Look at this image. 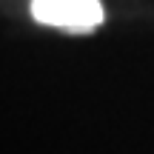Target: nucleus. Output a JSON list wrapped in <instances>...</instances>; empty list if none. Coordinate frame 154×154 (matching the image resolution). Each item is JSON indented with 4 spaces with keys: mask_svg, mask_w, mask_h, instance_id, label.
I'll return each instance as SVG.
<instances>
[{
    "mask_svg": "<svg viewBox=\"0 0 154 154\" xmlns=\"http://www.w3.org/2000/svg\"><path fill=\"white\" fill-rule=\"evenodd\" d=\"M32 14L46 26L88 32L103 23L106 11L100 0H32Z\"/></svg>",
    "mask_w": 154,
    "mask_h": 154,
    "instance_id": "1",
    "label": "nucleus"
}]
</instances>
